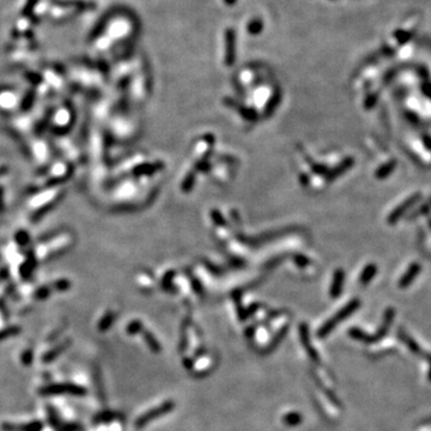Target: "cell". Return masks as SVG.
<instances>
[{"instance_id": "1", "label": "cell", "mask_w": 431, "mask_h": 431, "mask_svg": "<svg viewBox=\"0 0 431 431\" xmlns=\"http://www.w3.org/2000/svg\"><path fill=\"white\" fill-rule=\"evenodd\" d=\"M39 394L41 396H55V395H72V396H84L88 394V390L83 386L76 383H52L43 386L39 389Z\"/></svg>"}, {"instance_id": "2", "label": "cell", "mask_w": 431, "mask_h": 431, "mask_svg": "<svg viewBox=\"0 0 431 431\" xmlns=\"http://www.w3.org/2000/svg\"><path fill=\"white\" fill-rule=\"evenodd\" d=\"M174 408V402L168 401L166 402V404L158 406V407L154 408V410H150L149 412H147L145 414L140 415V417L138 418L137 420H135V427H138V429H140V427L147 426L150 421H153L154 419H156V418L161 417V415L167 414L168 412H170Z\"/></svg>"}, {"instance_id": "3", "label": "cell", "mask_w": 431, "mask_h": 431, "mask_svg": "<svg viewBox=\"0 0 431 431\" xmlns=\"http://www.w3.org/2000/svg\"><path fill=\"white\" fill-rule=\"evenodd\" d=\"M358 306H359V302H358V301H352V302L350 303V305L347 306V307H345V308H344L343 311L340 312L339 314H338V315L336 316V318L332 319L331 321H328L327 324L325 325V326L321 328L320 332H319V336H320V337H325V336H326V334L328 333V332H330V331L332 330V328H333L334 326H336V325L338 324V322L342 321L343 319L347 318V315H350L353 311H356V309L358 308Z\"/></svg>"}, {"instance_id": "4", "label": "cell", "mask_w": 431, "mask_h": 431, "mask_svg": "<svg viewBox=\"0 0 431 431\" xmlns=\"http://www.w3.org/2000/svg\"><path fill=\"white\" fill-rule=\"evenodd\" d=\"M420 198L421 195L419 193H415L412 195V197L408 198V199H406L404 203L400 204V205L396 207V209L393 211V212L390 213V216L388 217V222L390 224H394V223L398 222L402 217V215H405V213L407 212L412 206L415 205V204L420 200Z\"/></svg>"}, {"instance_id": "5", "label": "cell", "mask_w": 431, "mask_h": 431, "mask_svg": "<svg viewBox=\"0 0 431 431\" xmlns=\"http://www.w3.org/2000/svg\"><path fill=\"white\" fill-rule=\"evenodd\" d=\"M3 431H42L43 423L40 420H33L30 423L22 424V425H16L12 423H3L2 425Z\"/></svg>"}, {"instance_id": "6", "label": "cell", "mask_w": 431, "mask_h": 431, "mask_svg": "<svg viewBox=\"0 0 431 431\" xmlns=\"http://www.w3.org/2000/svg\"><path fill=\"white\" fill-rule=\"evenodd\" d=\"M70 344H71V340H66V342L59 344L58 346L53 347L52 350H49L48 352H46L45 355L42 356L41 361L45 363V364H48V363L55 361V359H57L58 357H60L61 353H63L65 350L69 349Z\"/></svg>"}, {"instance_id": "7", "label": "cell", "mask_w": 431, "mask_h": 431, "mask_svg": "<svg viewBox=\"0 0 431 431\" xmlns=\"http://www.w3.org/2000/svg\"><path fill=\"white\" fill-rule=\"evenodd\" d=\"M420 272V265L417 262L411 263L410 267L407 268V271L405 272V274L402 275L401 279H400L399 281V286L402 288V289H405V288H407L408 285H410L412 281L414 280L415 277H417L418 274H419Z\"/></svg>"}, {"instance_id": "8", "label": "cell", "mask_w": 431, "mask_h": 431, "mask_svg": "<svg viewBox=\"0 0 431 431\" xmlns=\"http://www.w3.org/2000/svg\"><path fill=\"white\" fill-rule=\"evenodd\" d=\"M116 418H117V413H115V412L108 411V410L102 411L100 413L94 415V418H92V423L96 424V425H100V424L110 423V421L116 419Z\"/></svg>"}, {"instance_id": "9", "label": "cell", "mask_w": 431, "mask_h": 431, "mask_svg": "<svg viewBox=\"0 0 431 431\" xmlns=\"http://www.w3.org/2000/svg\"><path fill=\"white\" fill-rule=\"evenodd\" d=\"M395 166H396V162H395V161H390V162H388L387 164H384V166H382L379 170H377L376 176H377V178H379V179L387 178V176H388L389 174L392 173L393 170H394Z\"/></svg>"}, {"instance_id": "10", "label": "cell", "mask_w": 431, "mask_h": 431, "mask_svg": "<svg viewBox=\"0 0 431 431\" xmlns=\"http://www.w3.org/2000/svg\"><path fill=\"white\" fill-rule=\"evenodd\" d=\"M375 273H376V266L375 265H369L367 268L363 271V273L361 275V281L362 283L367 284L368 281H370V279L374 277Z\"/></svg>"}, {"instance_id": "11", "label": "cell", "mask_w": 431, "mask_h": 431, "mask_svg": "<svg viewBox=\"0 0 431 431\" xmlns=\"http://www.w3.org/2000/svg\"><path fill=\"white\" fill-rule=\"evenodd\" d=\"M94 376H95V387H96V389H97V392H98V398H100V400L102 402L104 401V393H103V386H102V380H101V373L100 371H95L94 373Z\"/></svg>"}, {"instance_id": "12", "label": "cell", "mask_w": 431, "mask_h": 431, "mask_svg": "<svg viewBox=\"0 0 431 431\" xmlns=\"http://www.w3.org/2000/svg\"><path fill=\"white\" fill-rule=\"evenodd\" d=\"M21 361H22V363H23V365H26V367H30L33 361H34L33 350H27V351H24L23 355H22V357H21Z\"/></svg>"}, {"instance_id": "13", "label": "cell", "mask_w": 431, "mask_h": 431, "mask_svg": "<svg viewBox=\"0 0 431 431\" xmlns=\"http://www.w3.org/2000/svg\"><path fill=\"white\" fill-rule=\"evenodd\" d=\"M301 419H302V418H301L300 414L291 413V414L285 415V417H284V423L288 424V425H296V424L301 423Z\"/></svg>"}, {"instance_id": "14", "label": "cell", "mask_w": 431, "mask_h": 431, "mask_svg": "<svg viewBox=\"0 0 431 431\" xmlns=\"http://www.w3.org/2000/svg\"><path fill=\"white\" fill-rule=\"evenodd\" d=\"M145 339H147L148 345L150 346V349L153 350V351H160V345H158L156 339H155L153 336H150V334L147 333L145 334Z\"/></svg>"}, {"instance_id": "15", "label": "cell", "mask_w": 431, "mask_h": 431, "mask_svg": "<svg viewBox=\"0 0 431 431\" xmlns=\"http://www.w3.org/2000/svg\"><path fill=\"white\" fill-rule=\"evenodd\" d=\"M18 333L17 328H9V330H5L3 332H0V340H4L6 338L15 336V334Z\"/></svg>"}, {"instance_id": "16", "label": "cell", "mask_w": 431, "mask_h": 431, "mask_svg": "<svg viewBox=\"0 0 431 431\" xmlns=\"http://www.w3.org/2000/svg\"><path fill=\"white\" fill-rule=\"evenodd\" d=\"M139 331V324H132L128 328V333H135Z\"/></svg>"}]
</instances>
